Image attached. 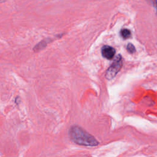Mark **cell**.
<instances>
[{
  "instance_id": "obj_7",
  "label": "cell",
  "mask_w": 157,
  "mask_h": 157,
  "mask_svg": "<svg viewBox=\"0 0 157 157\" xmlns=\"http://www.w3.org/2000/svg\"><path fill=\"white\" fill-rule=\"evenodd\" d=\"M5 1V0H1V2H3V1Z\"/></svg>"
},
{
  "instance_id": "obj_6",
  "label": "cell",
  "mask_w": 157,
  "mask_h": 157,
  "mask_svg": "<svg viewBox=\"0 0 157 157\" xmlns=\"http://www.w3.org/2000/svg\"><path fill=\"white\" fill-rule=\"evenodd\" d=\"M148 2L151 4L156 10V14L157 16V0H147Z\"/></svg>"
},
{
  "instance_id": "obj_4",
  "label": "cell",
  "mask_w": 157,
  "mask_h": 157,
  "mask_svg": "<svg viewBox=\"0 0 157 157\" xmlns=\"http://www.w3.org/2000/svg\"><path fill=\"white\" fill-rule=\"evenodd\" d=\"M120 35L123 39H127L131 36V33L128 29L123 28L120 31Z\"/></svg>"
},
{
  "instance_id": "obj_3",
  "label": "cell",
  "mask_w": 157,
  "mask_h": 157,
  "mask_svg": "<svg viewBox=\"0 0 157 157\" xmlns=\"http://www.w3.org/2000/svg\"><path fill=\"white\" fill-rule=\"evenodd\" d=\"M101 53L104 58L107 59H112L115 56V50L114 48L110 46L104 45L101 49Z\"/></svg>"
},
{
  "instance_id": "obj_2",
  "label": "cell",
  "mask_w": 157,
  "mask_h": 157,
  "mask_svg": "<svg viewBox=\"0 0 157 157\" xmlns=\"http://www.w3.org/2000/svg\"><path fill=\"white\" fill-rule=\"evenodd\" d=\"M122 65V57L120 55H118L116 56L110 67L107 69L105 74V78L109 80L113 79L121 69Z\"/></svg>"
},
{
  "instance_id": "obj_1",
  "label": "cell",
  "mask_w": 157,
  "mask_h": 157,
  "mask_svg": "<svg viewBox=\"0 0 157 157\" xmlns=\"http://www.w3.org/2000/svg\"><path fill=\"white\" fill-rule=\"evenodd\" d=\"M72 140L80 145L94 147L99 144V142L91 134L86 132L78 126H72L69 131Z\"/></svg>"
},
{
  "instance_id": "obj_5",
  "label": "cell",
  "mask_w": 157,
  "mask_h": 157,
  "mask_svg": "<svg viewBox=\"0 0 157 157\" xmlns=\"http://www.w3.org/2000/svg\"><path fill=\"white\" fill-rule=\"evenodd\" d=\"M126 49L128 50V52L129 53H135L136 52V48H135V47L133 44H131V43H129L128 45H127V47H126Z\"/></svg>"
}]
</instances>
